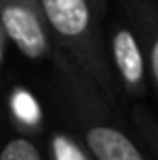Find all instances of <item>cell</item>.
I'll use <instances>...</instances> for the list:
<instances>
[{"instance_id": "cell-1", "label": "cell", "mask_w": 158, "mask_h": 160, "mask_svg": "<svg viewBox=\"0 0 158 160\" xmlns=\"http://www.w3.org/2000/svg\"><path fill=\"white\" fill-rule=\"evenodd\" d=\"M52 93L69 121L80 145L93 160H147L119 121L104 95L76 72V67L54 48Z\"/></svg>"}, {"instance_id": "cell-2", "label": "cell", "mask_w": 158, "mask_h": 160, "mask_svg": "<svg viewBox=\"0 0 158 160\" xmlns=\"http://www.w3.org/2000/svg\"><path fill=\"white\" fill-rule=\"evenodd\" d=\"M39 7L56 50L115 106L119 93L108 65L102 22L89 0H39Z\"/></svg>"}, {"instance_id": "cell-3", "label": "cell", "mask_w": 158, "mask_h": 160, "mask_svg": "<svg viewBox=\"0 0 158 160\" xmlns=\"http://www.w3.org/2000/svg\"><path fill=\"white\" fill-rule=\"evenodd\" d=\"M106 41V54L110 74L115 80L117 93H124L126 98L141 100L147 93V67L141 41L132 28L130 20L124 15L110 20Z\"/></svg>"}, {"instance_id": "cell-4", "label": "cell", "mask_w": 158, "mask_h": 160, "mask_svg": "<svg viewBox=\"0 0 158 160\" xmlns=\"http://www.w3.org/2000/svg\"><path fill=\"white\" fill-rule=\"evenodd\" d=\"M0 32L30 61H50L54 43L39 0H0Z\"/></svg>"}, {"instance_id": "cell-5", "label": "cell", "mask_w": 158, "mask_h": 160, "mask_svg": "<svg viewBox=\"0 0 158 160\" xmlns=\"http://www.w3.org/2000/svg\"><path fill=\"white\" fill-rule=\"evenodd\" d=\"M124 13L141 41L147 78L158 93V2L156 0H126Z\"/></svg>"}, {"instance_id": "cell-6", "label": "cell", "mask_w": 158, "mask_h": 160, "mask_svg": "<svg viewBox=\"0 0 158 160\" xmlns=\"http://www.w3.org/2000/svg\"><path fill=\"white\" fill-rule=\"evenodd\" d=\"M130 115H132V126H134V130L139 134L141 143L147 147L152 158L158 160V121H156V117L143 104H134L130 108Z\"/></svg>"}, {"instance_id": "cell-7", "label": "cell", "mask_w": 158, "mask_h": 160, "mask_svg": "<svg viewBox=\"0 0 158 160\" xmlns=\"http://www.w3.org/2000/svg\"><path fill=\"white\" fill-rule=\"evenodd\" d=\"M50 158L52 160H93L80 141L63 130L50 134Z\"/></svg>"}, {"instance_id": "cell-8", "label": "cell", "mask_w": 158, "mask_h": 160, "mask_svg": "<svg viewBox=\"0 0 158 160\" xmlns=\"http://www.w3.org/2000/svg\"><path fill=\"white\" fill-rule=\"evenodd\" d=\"M0 160H46V158L28 136H13L2 145Z\"/></svg>"}, {"instance_id": "cell-9", "label": "cell", "mask_w": 158, "mask_h": 160, "mask_svg": "<svg viewBox=\"0 0 158 160\" xmlns=\"http://www.w3.org/2000/svg\"><path fill=\"white\" fill-rule=\"evenodd\" d=\"M11 108L18 115V119L26 126H41V110L37 108V104L33 102V98L26 91H15L11 95Z\"/></svg>"}, {"instance_id": "cell-10", "label": "cell", "mask_w": 158, "mask_h": 160, "mask_svg": "<svg viewBox=\"0 0 158 160\" xmlns=\"http://www.w3.org/2000/svg\"><path fill=\"white\" fill-rule=\"evenodd\" d=\"M89 4H91L93 13L98 15V20L104 22L106 20V11H108V0H89Z\"/></svg>"}]
</instances>
